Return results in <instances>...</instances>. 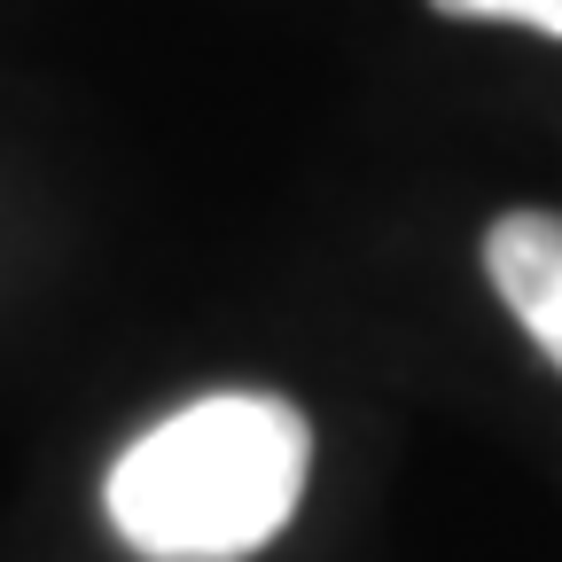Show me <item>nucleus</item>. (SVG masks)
I'll return each mask as SVG.
<instances>
[{"mask_svg":"<svg viewBox=\"0 0 562 562\" xmlns=\"http://www.w3.org/2000/svg\"><path fill=\"white\" fill-rule=\"evenodd\" d=\"M313 469V430L273 391H211L140 430L102 508L140 562H243L290 531Z\"/></svg>","mask_w":562,"mask_h":562,"instance_id":"obj_1","label":"nucleus"},{"mask_svg":"<svg viewBox=\"0 0 562 562\" xmlns=\"http://www.w3.org/2000/svg\"><path fill=\"white\" fill-rule=\"evenodd\" d=\"M484 273L516 328L562 368V211H508L484 235Z\"/></svg>","mask_w":562,"mask_h":562,"instance_id":"obj_2","label":"nucleus"},{"mask_svg":"<svg viewBox=\"0 0 562 562\" xmlns=\"http://www.w3.org/2000/svg\"><path fill=\"white\" fill-rule=\"evenodd\" d=\"M438 16H492V24H531L562 40V0H430Z\"/></svg>","mask_w":562,"mask_h":562,"instance_id":"obj_3","label":"nucleus"}]
</instances>
